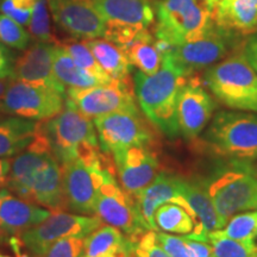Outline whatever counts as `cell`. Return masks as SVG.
Instances as JSON below:
<instances>
[{
  "label": "cell",
  "mask_w": 257,
  "mask_h": 257,
  "mask_svg": "<svg viewBox=\"0 0 257 257\" xmlns=\"http://www.w3.org/2000/svg\"><path fill=\"white\" fill-rule=\"evenodd\" d=\"M10 168H11V161L0 159V187L6 185L10 174Z\"/></svg>",
  "instance_id": "41"
},
{
  "label": "cell",
  "mask_w": 257,
  "mask_h": 257,
  "mask_svg": "<svg viewBox=\"0 0 257 257\" xmlns=\"http://www.w3.org/2000/svg\"><path fill=\"white\" fill-rule=\"evenodd\" d=\"M64 105L66 95L62 93L12 79L0 111L24 119L46 121L59 114Z\"/></svg>",
  "instance_id": "10"
},
{
  "label": "cell",
  "mask_w": 257,
  "mask_h": 257,
  "mask_svg": "<svg viewBox=\"0 0 257 257\" xmlns=\"http://www.w3.org/2000/svg\"><path fill=\"white\" fill-rule=\"evenodd\" d=\"M37 127L36 120L19 117L0 120V159L19 155L27 150L34 141Z\"/></svg>",
  "instance_id": "25"
},
{
  "label": "cell",
  "mask_w": 257,
  "mask_h": 257,
  "mask_svg": "<svg viewBox=\"0 0 257 257\" xmlns=\"http://www.w3.org/2000/svg\"><path fill=\"white\" fill-rule=\"evenodd\" d=\"M0 41L15 49L24 50L30 42V35L12 18L0 15Z\"/></svg>",
  "instance_id": "34"
},
{
  "label": "cell",
  "mask_w": 257,
  "mask_h": 257,
  "mask_svg": "<svg viewBox=\"0 0 257 257\" xmlns=\"http://www.w3.org/2000/svg\"><path fill=\"white\" fill-rule=\"evenodd\" d=\"M60 44L68 51V54L72 56L74 62L78 64L82 70L88 73L89 75L94 76V78L98 79L102 83H110L113 80L101 68L100 64L98 63V61L93 56V54L89 50V48L86 46L85 42L69 41L63 42V43Z\"/></svg>",
  "instance_id": "31"
},
{
  "label": "cell",
  "mask_w": 257,
  "mask_h": 257,
  "mask_svg": "<svg viewBox=\"0 0 257 257\" xmlns=\"http://www.w3.org/2000/svg\"><path fill=\"white\" fill-rule=\"evenodd\" d=\"M256 223L257 210L253 212L238 213L231 217L229 223H226L223 229L213 231L211 233L217 234V236L226 237V238L233 240H238V242L245 244H256Z\"/></svg>",
  "instance_id": "30"
},
{
  "label": "cell",
  "mask_w": 257,
  "mask_h": 257,
  "mask_svg": "<svg viewBox=\"0 0 257 257\" xmlns=\"http://www.w3.org/2000/svg\"><path fill=\"white\" fill-rule=\"evenodd\" d=\"M204 81L214 98L226 107L257 112V73L243 53L208 67Z\"/></svg>",
  "instance_id": "4"
},
{
  "label": "cell",
  "mask_w": 257,
  "mask_h": 257,
  "mask_svg": "<svg viewBox=\"0 0 257 257\" xmlns=\"http://www.w3.org/2000/svg\"><path fill=\"white\" fill-rule=\"evenodd\" d=\"M120 186L136 195L150 185L159 174V161L152 146H135L112 155Z\"/></svg>",
  "instance_id": "17"
},
{
  "label": "cell",
  "mask_w": 257,
  "mask_h": 257,
  "mask_svg": "<svg viewBox=\"0 0 257 257\" xmlns=\"http://www.w3.org/2000/svg\"><path fill=\"white\" fill-rule=\"evenodd\" d=\"M29 30H30L31 36L36 40V42L56 43L55 38L51 35L46 0H36L35 2Z\"/></svg>",
  "instance_id": "33"
},
{
  "label": "cell",
  "mask_w": 257,
  "mask_h": 257,
  "mask_svg": "<svg viewBox=\"0 0 257 257\" xmlns=\"http://www.w3.org/2000/svg\"><path fill=\"white\" fill-rule=\"evenodd\" d=\"M0 257H30V255H29V253H27V252H23V253H21V255L11 256V255H6V253L0 252Z\"/></svg>",
  "instance_id": "42"
},
{
  "label": "cell",
  "mask_w": 257,
  "mask_h": 257,
  "mask_svg": "<svg viewBox=\"0 0 257 257\" xmlns=\"http://www.w3.org/2000/svg\"><path fill=\"white\" fill-rule=\"evenodd\" d=\"M135 245L126 234L106 224L85 237L81 257H136Z\"/></svg>",
  "instance_id": "24"
},
{
  "label": "cell",
  "mask_w": 257,
  "mask_h": 257,
  "mask_svg": "<svg viewBox=\"0 0 257 257\" xmlns=\"http://www.w3.org/2000/svg\"><path fill=\"white\" fill-rule=\"evenodd\" d=\"M63 187L67 207L75 213L94 214V202L106 169L101 155L89 160H73L62 163Z\"/></svg>",
  "instance_id": "9"
},
{
  "label": "cell",
  "mask_w": 257,
  "mask_h": 257,
  "mask_svg": "<svg viewBox=\"0 0 257 257\" xmlns=\"http://www.w3.org/2000/svg\"><path fill=\"white\" fill-rule=\"evenodd\" d=\"M100 150L113 154L135 146H152L154 134L141 115L140 110L118 111L95 118Z\"/></svg>",
  "instance_id": "13"
},
{
  "label": "cell",
  "mask_w": 257,
  "mask_h": 257,
  "mask_svg": "<svg viewBox=\"0 0 257 257\" xmlns=\"http://www.w3.org/2000/svg\"><path fill=\"white\" fill-rule=\"evenodd\" d=\"M156 231L188 236L198 230L199 220L191 208L175 202L161 205L154 214Z\"/></svg>",
  "instance_id": "26"
},
{
  "label": "cell",
  "mask_w": 257,
  "mask_h": 257,
  "mask_svg": "<svg viewBox=\"0 0 257 257\" xmlns=\"http://www.w3.org/2000/svg\"><path fill=\"white\" fill-rule=\"evenodd\" d=\"M189 74L172 56L162 57L156 73L135 74V94L141 110L154 126L169 138L180 136L178 95Z\"/></svg>",
  "instance_id": "2"
},
{
  "label": "cell",
  "mask_w": 257,
  "mask_h": 257,
  "mask_svg": "<svg viewBox=\"0 0 257 257\" xmlns=\"http://www.w3.org/2000/svg\"><path fill=\"white\" fill-rule=\"evenodd\" d=\"M155 37L135 43L124 51L131 66L147 75L156 73L162 66V56L154 44Z\"/></svg>",
  "instance_id": "29"
},
{
  "label": "cell",
  "mask_w": 257,
  "mask_h": 257,
  "mask_svg": "<svg viewBox=\"0 0 257 257\" xmlns=\"http://www.w3.org/2000/svg\"><path fill=\"white\" fill-rule=\"evenodd\" d=\"M51 213L53 211L24 200L8 188H0V238L21 236Z\"/></svg>",
  "instance_id": "19"
},
{
  "label": "cell",
  "mask_w": 257,
  "mask_h": 257,
  "mask_svg": "<svg viewBox=\"0 0 257 257\" xmlns=\"http://www.w3.org/2000/svg\"><path fill=\"white\" fill-rule=\"evenodd\" d=\"M106 23L152 27L155 22V4L152 0H93Z\"/></svg>",
  "instance_id": "23"
},
{
  "label": "cell",
  "mask_w": 257,
  "mask_h": 257,
  "mask_svg": "<svg viewBox=\"0 0 257 257\" xmlns=\"http://www.w3.org/2000/svg\"><path fill=\"white\" fill-rule=\"evenodd\" d=\"M83 42L111 79L124 80L131 78V64L124 51L117 44L99 38L85 40Z\"/></svg>",
  "instance_id": "27"
},
{
  "label": "cell",
  "mask_w": 257,
  "mask_h": 257,
  "mask_svg": "<svg viewBox=\"0 0 257 257\" xmlns=\"http://www.w3.org/2000/svg\"><path fill=\"white\" fill-rule=\"evenodd\" d=\"M256 231H257V223H256Z\"/></svg>",
  "instance_id": "46"
},
{
  "label": "cell",
  "mask_w": 257,
  "mask_h": 257,
  "mask_svg": "<svg viewBox=\"0 0 257 257\" xmlns=\"http://www.w3.org/2000/svg\"><path fill=\"white\" fill-rule=\"evenodd\" d=\"M212 22L231 35L257 32V0H219L212 8Z\"/></svg>",
  "instance_id": "20"
},
{
  "label": "cell",
  "mask_w": 257,
  "mask_h": 257,
  "mask_svg": "<svg viewBox=\"0 0 257 257\" xmlns=\"http://www.w3.org/2000/svg\"><path fill=\"white\" fill-rule=\"evenodd\" d=\"M230 37L231 35L213 24L198 40L176 46L173 53L166 56H172L192 75L195 70L208 68L223 59L229 50Z\"/></svg>",
  "instance_id": "16"
},
{
  "label": "cell",
  "mask_w": 257,
  "mask_h": 257,
  "mask_svg": "<svg viewBox=\"0 0 257 257\" xmlns=\"http://www.w3.org/2000/svg\"><path fill=\"white\" fill-rule=\"evenodd\" d=\"M184 238L188 246L189 257H213L212 245L208 240L194 239L187 236H184Z\"/></svg>",
  "instance_id": "38"
},
{
  "label": "cell",
  "mask_w": 257,
  "mask_h": 257,
  "mask_svg": "<svg viewBox=\"0 0 257 257\" xmlns=\"http://www.w3.org/2000/svg\"><path fill=\"white\" fill-rule=\"evenodd\" d=\"M237 165L220 172L206 186L224 226L238 212L257 210V176L249 163Z\"/></svg>",
  "instance_id": "8"
},
{
  "label": "cell",
  "mask_w": 257,
  "mask_h": 257,
  "mask_svg": "<svg viewBox=\"0 0 257 257\" xmlns=\"http://www.w3.org/2000/svg\"><path fill=\"white\" fill-rule=\"evenodd\" d=\"M204 140L218 156L238 162L257 160V112H218Z\"/></svg>",
  "instance_id": "5"
},
{
  "label": "cell",
  "mask_w": 257,
  "mask_h": 257,
  "mask_svg": "<svg viewBox=\"0 0 257 257\" xmlns=\"http://www.w3.org/2000/svg\"><path fill=\"white\" fill-rule=\"evenodd\" d=\"M141 214L150 230L156 231L154 214L161 205L167 202H175L182 206H188L179 191V176L168 174V173H159L154 181L143 188L138 194L135 195Z\"/></svg>",
  "instance_id": "22"
},
{
  "label": "cell",
  "mask_w": 257,
  "mask_h": 257,
  "mask_svg": "<svg viewBox=\"0 0 257 257\" xmlns=\"http://www.w3.org/2000/svg\"><path fill=\"white\" fill-rule=\"evenodd\" d=\"M101 225L102 221L96 216L56 211L36 226L22 233L21 239L32 256L40 257L57 240L68 237L85 238Z\"/></svg>",
  "instance_id": "11"
},
{
  "label": "cell",
  "mask_w": 257,
  "mask_h": 257,
  "mask_svg": "<svg viewBox=\"0 0 257 257\" xmlns=\"http://www.w3.org/2000/svg\"><path fill=\"white\" fill-rule=\"evenodd\" d=\"M54 50L55 44L36 42L16 61L12 76L18 81L55 89L67 95L66 87L54 73Z\"/></svg>",
  "instance_id": "18"
},
{
  "label": "cell",
  "mask_w": 257,
  "mask_h": 257,
  "mask_svg": "<svg viewBox=\"0 0 257 257\" xmlns=\"http://www.w3.org/2000/svg\"><path fill=\"white\" fill-rule=\"evenodd\" d=\"M136 257H170L160 245L156 238V231L149 230L141 236L135 245Z\"/></svg>",
  "instance_id": "37"
},
{
  "label": "cell",
  "mask_w": 257,
  "mask_h": 257,
  "mask_svg": "<svg viewBox=\"0 0 257 257\" xmlns=\"http://www.w3.org/2000/svg\"><path fill=\"white\" fill-rule=\"evenodd\" d=\"M213 257H252L256 244H245L226 237L208 234Z\"/></svg>",
  "instance_id": "32"
},
{
  "label": "cell",
  "mask_w": 257,
  "mask_h": 257,
  "mask_svg": "<svg viewBox=\"0 0 257 257\" xmlns=\"http://www.w3.org/2000/svg\"><path fill=\"white\" fill-rule=\"evenodd\" d=\"M40 126L51 153L61 165L76 159L87 160L100 154L94 123L69 101L66 100L59 114L46 123H40Z\"/></svg>",
  "instance_id": "3"
},
{
  "label": "cell",
  "mask_w": 257,
  "mask_h": 257,
  "mask_svg": "<svg viewBox=\"0 0 257 257\" xmlns=\"http://www.w3.org/2000/svg\"><path fill=\"white\" fill-rule=\"evenodd\" d=\"M66 100L83 114L94 119L118 111L138 110L131 78L112 80L110 83L89 88H68Z\"/></svg>",
  "instance_id": "12"
},
{
  "label": "cell",
  "mask_w": 257,
  "mask_h": 257,
  "mask_svg": "<svg viewBox=\"0 0 257 257\" xmlns=\"http://www.w3.org/2000/svg\"><path fill=\"white\" fill-rule=\"evenodd\" d=\"M217 104L213 96L201 85L200 80L189 75L178 95V123L180 134L194 140L212 119Z\"/></svg>",
  "instance_id": "14"
},
{
  "label": "cell",
  "mask_w": 257,
  "mask_h": 257,
  "mask_svg": "<svg viewBox=\"0 0 257 257\" xmlns=\"http://www.w3.org/2000/svg\"><path fill=\"white\" fill-rule=\"evenodd\" d=\"M250 168H251V170L253 172V174H255L257 176V165L256 166H251L250 165Z\"/></svg>",
  "instance_id": "44"
},
{
  "label": "cell",
  "mask_w": 257,
  "mask_h": 257,
  "mask_svg": "<svg viewBox=\"0 0 257 257\" xmlns=\"http://www.w3.org/2000/svg\"><path fill=\"white\" fill-rule=\"evenodd\" d=\"M155 14L154 37L174 47L198 40L213 25L206 0H162L155 3Z\"/></svg>",
  "instance_id": "6"
},
{
  "label": "cell",
  "mask_w": 257,
  "mask_h": 257,
  "mask_svg": "<svg viewBox=\"0 0 257 257\" xmlns=\"http://www.w3.org/2000/svg\"><path fill=\"white\" fill-rule=\"evenodd\" d=\"M35 2L36 0H2L0 11L21 25H29Z\"/></svg>",
  "instance_id": "35"
},
{
  "label": "cell",
  "mask_w": 257,
  "mask_h": 257,
  "mask_svg": "<svg viewBox=\"0 0 257 257\" xmlns=\"http://www.w3.org/2000/svg\"><path fill=\"white\" fill-rule=\"evenodd\" d=\"M4 76H12L11 57H10L9 50L0 43V78H4Z\"/></svg>",
  "instance_id": "40"
},
{
  "label": "cell",
  "mask_w": 257,
  "mask_h": 257,
  "mask_svg": "<svg viewBox=\"0 0 257 257\" xmlns=\"http://www.w3.org/2000/svg\"><path fill=\"white\" fill-rule=\"evenodd\" d=\"M85 238L68 237L53 243L40 257H81Z\"/></svg>",
  "instance_id": "36"
},
{
  "label": "cell",
  "mask_w": 257,
  "mask_h": 257,
  "mask_svg": "<svg viewBox=\"0 0 257 257\" xmlns=\"http://www.w3.org/2000/svg\"><path fill=\"white\" fill-rule=\"evenodd\" d=\"M179 191L199 220V227L187 237L200 240H208V234L224 227L207 188L201 184L179 178Z\"/></svg>",
  "instance_id": "21"
},
{
  "label": "cell",
  "mask_w": 257,
  "mask_h": 257,
  "mask_svg": "<svg viewBox=\"0 0 257 257\" xmlns=\"http://www.w3.org/2000/svg\"><path fill=\"white\" fill-rule=\"evenodd\" d=\"M243 55L257 73V35L246 41L243 49Z\"/></svg>",
  "instance_id": "39"
},
{
  "label": "cell",
  "mask_w": 257,
  "mask_h": 257,
  "mask_svg": "<svg viewBox=\"0 0 257 257\" xmlns=\"http://www.w3.org/2000/svg\"><path fill=\"white\" fill-rule=\"evenodd\" d=\"M54 22L74 38L104 37L106 22L93 0H48Z\"/></svg>",
  "instance_id": "15"
},
{
  "label": "cell",
  "mask_w": 257,
  "mask_h": 257,
  "mask_svg": "<svg viewBox=\"0 0 257 257\" xmlns=\"http://www.w3.org/2000/svg\"><path fill=\"white\" fill-rule=\"evenodd\" d=\"M252 257H257V244H256V249H255V252H253Z\"/></svg>",
  "instance_id": "45"
},
{
  "label": "cell",
  "mask_w": 257,
  "mask_h": 257,
  "mask_svg": "<svg viewBox=\"0 0 257 257\" xmlns=\"http://www.w3.org/2000/svg\"><path fill=\"white\" fill-rule=\"evenodd\" d=\"M6 187L17 197L56 212L67 207L62 167L51 150L28 148L11 161Z\"/></svg>",
  "instance_id": "1"
},
{
  "label": "cell",
  "mask_w": 257,
  "mask_h": 257,
  "mask_svg": "<svg viewBox=\"0 0 257 257\" xmlns=\"http://www.w3.org/2000/svg\"><path fill=\"white\" fill-rule=\"evenodd\" d=\"M94 214L102 223L117 227L134 242L150 230L141 214L136 199L115 181L110 167L106 169L96 193Z\"/></svg>",
  "instance_id": "7"
},
{
  "label": "cell",
  "mask_w": 257,
  "mask_h": 257,
  "mask_svg": "<svg viewBox=\"0 0 257 257\" xmlns=\"http://www.w3.org/2000/svg\"><path fill=\"white\" fill-rule=\"evenodd\" d=\"M53 64L54 73L64 87L89 88L102 85L101 81L80 68L78 64L74 62L68 51L57 42L55 43V50H54Z\"/></svg>",
  "instance_id": "28"
},
{
  "label": "cell",
  "mask_w": 257,
  "mask_h": 257,
  "mask_svg": "<svg viewBox=\"0 0 257 257\" xmlns=\"http://www.w3.org/2000/svg\"><path fill=\"white\" fill-rule=\"evenodd\" d=\"M206 2L208 3V5H210L211 8H213V5L217 4V3L219 2V0H206Z\"/></svg>",
  "instance_id": "43"
}]
</instances>
